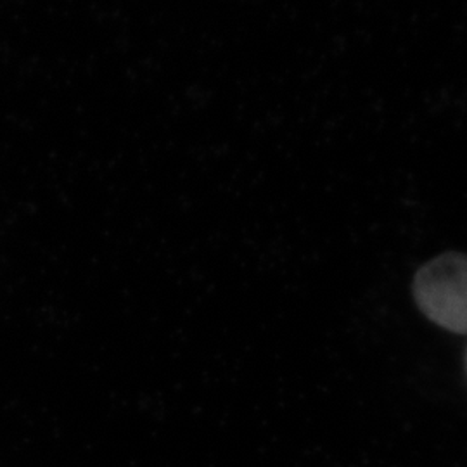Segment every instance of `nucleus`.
Segmentation results:
<instances>
[{
	"mask_svg": "<svg viewBox=\"0 0 467 467\" xmlns=\"http://www.w3.org/2000/svg\"><path fill=\"white\" fill-rule=\"evenodd\" d=\"M412 295L419 310L436 326L467 334V254L451 251L422 265Z\"/></svg>",
	"mask_w": 467,
	"mask_h": 467,
	"instance_id": "obj_1",
	"label": "nucleus"
},
{
	"mask_svg": "<svg viewBox=\"0 0 467 467\" xmlns=\"http://www.w3.org/2000/svg\"><path fill=\"white\" fill-rule=\"evenodd\" d=\"M464 366H466V376H467V348H466V355H464Z\"/></svg>",
	"mask_w": 467,
	"mask_h": 467,
	"instance_id": "obj_2",
	"label": "nucleus"
}]
</instances>
